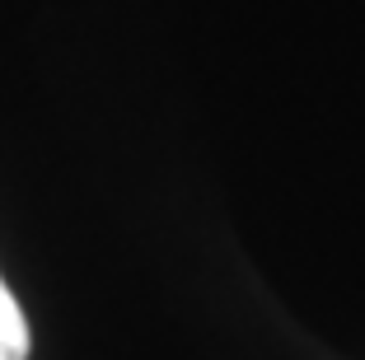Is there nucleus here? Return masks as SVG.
<instances>
[{
    "mask_svg": "<svg viewBox=\"0 0 365 360\" xmlns=\"http://www.w3.org/2000/svg\"><path fill=\"white\" fill-rule=\"evenodd\" d=\"M0 360H29V323L5 276H0Z\"/></svg>",
    "mask_w": 365,
    "mask_h": 360,
    "instance_id": "obj_1",
    "label": "nucleus"
}]
</instances>
